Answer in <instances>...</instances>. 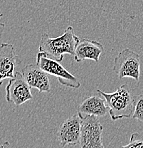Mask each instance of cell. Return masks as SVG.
<instances>
[{"label":"cell","instance_id":"cell-1","mask_svg":"<svg viewBox=\"0 0 143 148\" xmlns=\"http://www.w3.org/2000/svg\"><path fill=\"white\" fill-rule=\"evenodd\" d=\"M79 40V37L75 34L73 28L69 26L63 34L56 38H51L47 33L43 34L38 50L39 52H44L51 58L61 62L66 53L74 56L75 50Z\"/></svg>","mask_w":143,"mask_h":148},{"label":"cell","instance_id":"cell-2","mask_svg":"<svg viewBox=\"0 0 143 148\" xmlns=\"http://www.w3.org/2000/svg\"><path fill=\"white\" fill-rule=\"evenodd\" d=\"M97 91L105 98L112 120L115 121L133 117L134 96L131 95L127 85H122L118 90L110 93L105 92L99 89Z\"/></svg>","mask_w":143,"mask_h":148},{"label":"cell","instance_id":"cell-3","mask_svg":"<svg viewBox=\"0 0 143 148\" xmlns=\"http://www.w3.org/2000/svg\"><path fill=\"white\" fill-rule=\"evenodd\" d=\"M36 64L47 74L56 77L63 86L71 88H79L81 83L64 67L59 61L51 58L44 52H39L36 56Z\"/></svg>","mask_w":143,"mask_h":148},{"label":"cell","instance_id":"cell-4","mask_svg":"<svg viewBox=\"0 0 143 148\" xmlns=\"http://www.w3.org/2000/svg\"><path fill=\"white\" fill-rule=\"evenodd\" d=\"M81 121V140L79 147L81 148H103L102 133L103 126L95 115L80 116Z\"/></svg>","mask_w":143,"mask_h":148},{"label":"cell","instance_id":"cell-5","mask_svg":"<svg viewBox=\"0 0 143 148\" xmlns=\"http://www.w3.org/2000/svg\"><path fill=\"white\" fill-rule=\"evenodd\" d=\"M140 56L133 51L125 49L115 56L113 70L120 79L130 78L138 81L140 73Z\"/></svg>","mask_w":143,"mask_h":148},{"label":"cell","instance_id":"cell-6","mask_svg":"<svg viewBox=\"0 0 143 148\" xmlns=\"http://www.w3.org/2000/svg\"><path fill=\"white\" fill-rule=\"evenodd\" d=\"M31 88L24 79L22 73L16 71L15 76L10 78L6 86V100L15 106H19L33 99Z\"/></svg>","mask_w":143,"mask_h":148},{"label":"cell","instance_id":"cell-7","mask_svg":"<svg viewBox=\"0 0 143 148\" xmlns=\"http://www.w3.org/2000/svg\"><path fill=\"white\" fill-rule=\"evenodd\" d=\"M21 60L15 52L14 47L9 43L0 45V86L5 79L13 78L16 68L21 64Z\"/></svg>","mask_w":143,"mask_h":148},{"label":"cell","instance_id":"cell-8","mask_svg":"<svg viewBox=\"0 0 143 148\" xmlns=\"http://www.w3.org/2000/svg\"><path fill=\"white\" fill-rule=\"evenodd\" d=\"M81 130V118L78 113L66 120L60 126L57 133L60 146L65 147L79 145Z\"/></svg>","mask_w":143,"mask_h":148},{"label":"cell","instance_id":"cell-9","mask_svg":"<svg viewBox=\"0 0 143 148\" xmlns=\"http://www.w3.org/2000/svg\"><path fill=\"white\" fill-rule=\"evenodd\" d=\"M21 73L31 88L38 89L40 93L50 91L51 83L49 74L43 71L36 64L27 65L22 69Z\"/></svg>","mask_w":143,"mask_h":148},{"label":"cell","instance_id":"cell-10","mask_svg":"<svg viewBox=\"0 0 143 148\" xmlns=\"http://www.w3.org/2000/svg\"><path fill=\"white\" fill-rule=\"evenodd\" d=\"M103 51L104 47L101 43L95 40L83 38L79 40L76 47L74 60L78 63L87 59L98 63L100 56Z\"/></svg>","mask_w":143,"mask_h":148},{"label":"cell","instance_id":"cell-11","mask_svg":"<svg viewBox=\"0 0 143 148\" xmlns=\"http://www.w3.org/2000/svg\"><path fill=\"white\" fill-rule=\"evenodd\" d=\"M77 113L79 116L95 115L99 118L105 116L109 113V108L105 98L98 95H92L84 100L78 106Z\"/></svg>","mask_w":143,"mask_h":148},{"label":"cell","instance_id":"cell-12","mask_svg":"<svg viewBox=\"0 0 143 148\" xmlns=\"http://www.w3.org/2000/svg\"><path fill=\"white\" fill-rule=\"evenodd\" d=\"M132 118L143 123V94L134 96V112Z\"/></svg>","mask_w":143,"mask_h":148},{"label":"cell","instance_id":"cell-13","mask_svg":"<svg viewBox=\"0 0 143 148\" xmlns=\"http://www.w3.org/2000/svg\"><path fill=\"white\" fill-rule=\"evenodd\" d=\"M122 147L125 148H143V135L138 132H134L130 137L128 144Z\"/></svg>","mask_w":143,"mask_h":148},{"label":"cell","instance_id":"cell-14","mask_svg":"<svg viewBox=\"0 0 143 148\" xmlns=\"http://www.w3.org/2000/svg\"><path fill=\"white\" fill-rule=\"evenodd\" d=\"M3 16V14H0V39L2 37L3 32H4V29H5V24L1 22V18Z\"/></svg>","mask_w":143,"mask_h":148}]
</instances>
